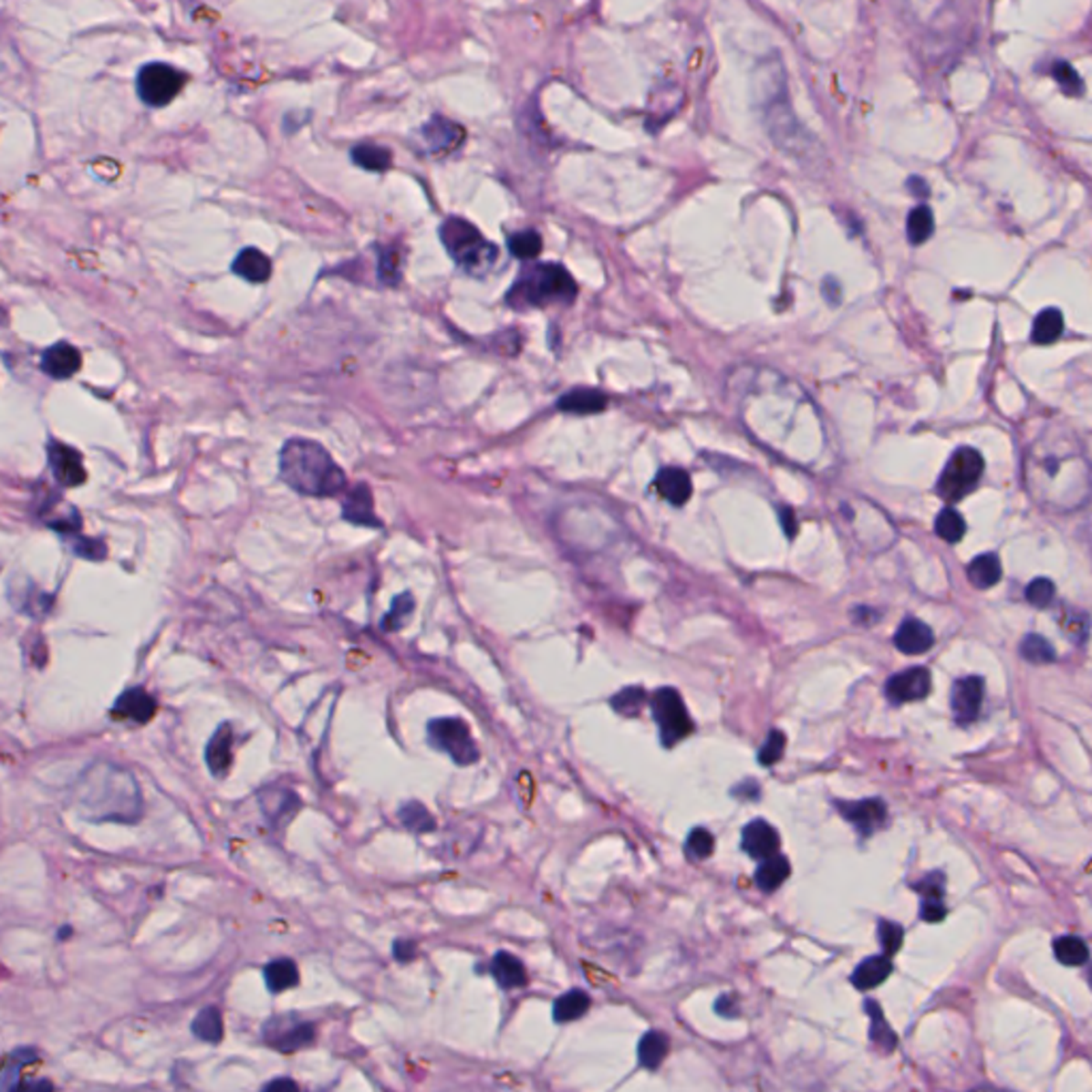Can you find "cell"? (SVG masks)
Here are the masks:
<instances>
[{"instance_id": "6da1fadb", "label": "cell", "mask_w": 1092, "mask_h": 1092, "mask_svg": "<svg viewBox=\"0 0 1092 1092\" xmlns=\"http://www.w3.org/2000/svg\"><path fill=\"white\" fill-rule=\"evenodd\" d=\"M1024 481L1039 506L1073 510L1084 506L1090 495L1088 461L1065 435L1044 438L1026 454Z\"/></svg>"}, {"instance_id": "7a4b0ae2", "label": "cell", "mask_w": 1092, "mask_h": 1092, "mask_svg": "<svg viewBox=\"0 0 1092 1092\" xmlns=\"http://www.w3.org/2000/svg\"><path fill=\"white\" fill-rule=\"evenodd\" d=\"M78 800L88 817L103 822H137L141 817V792L129 770L113 764H94L78 784Z\"/></svg>"}, {"instance_id": "3957f363", "label": "cell", "mask_w": 1092, "mask_h": 1092, "mask_svg": "<svg viewBox=\"0 0 1092 1092\" xmlns=\"http://www.w3.org/2000/svg\"><path fill=\"white\" fill-rule=\"evenodd\" d=\"M280 478L295 494L307 497H336L348 487L342 467L309 440H288L282 446Z\"/></svg>"}, {"instance_id": "277c9868", "label": "cell", "mask_w": 1092, "mask_h": 1092, "mask_svg": "<svg viewBox=\"0 0 1092 1092\" xmlns=\"http://www.w3.org/2000/svg\"><path fill=\"white\" fill-rule=\"evenodd\" d=\"M578 288L566 267L557 263L525 265L515 277L506 303L515 309L548 307L555 303H572Z\"/></svg>"}, {"instance_id": "5b68a950", "label": "cell", "mask_w": 1092, "mask_h": 1092, "mask_svg": "<svg viewBox=\"0 0 1092 1092\" xmlns=\"http://www.w3.org/2000/svg\"><path fill=\"white\" fill-rule=\"evenodd\" d=\"M755 90L757 100L764 107V118H766L770 137L779 145H784V148L803 145L798 137L803 130H800L796 118L792 113L790 100H787L785 75L779 62H775V65L766 62V65L757 67Z\"/></svg>"}, {"instance_id": "8992f818", "label": "cell", "mask_w": 1092, "mask_h": 1092, "mask_svg": "<svg viewBox=\"0 0 1092 1092\" xmlns=\"http://www.w3.org/2000/svg\"><path fill=\"white\" fill-rule=\"evenodd\" d=\"M440 239L452 261L474 277L489 276L500 258L497 245L487 242L481 231L463 218H448L440 226Z\"/></svg>"}, {"instance_id": "52a82bcc", "label": "cell", "mask_w": 1092, "mask_h": 1092, "mask_svg": "<svg viewBox=\"0 0 1092 1092\" xmlns=\"http://www.w3.org/2000/svg\"><path fill=\"white\" fill-rule=\"evenodd\" d=\"M983 474V459L975 448H958L952 454L941 478L937 483V494L948 504L961 502L967 497Z\"/></svg>"}, {"instance_id": "ba28073f", "label": "cell", "mask_w": 1092, "mask_h": 1092, "mask_svg": "<svg viewBox=\"0 0 1092 1092\" xmlns=\"http://www.w3.org/2000/svg\"><path fill=\"white\" fill-rule=\"evenodd\" d=\"M429 744L435 749L444 751L451 755V760L459 766H470L481 760V751H478L474 738L470 734V728L463 719L457 717H442L433 719L427 725Z\"/></svg>"}, {"instance_id": "9c48e42d", "label": "cell", "mask_w": 1092, "mask_h": 1092, "mask_svg": "<svg viewBox=\"0 0 1092 1092\" xmlns=\"http://www.w3.org/2000/svg\"><path fill=\"white\" fill-rule=\"evenodd\" d=\"M651 711L655 723L660 725L661 743H664L666 747H672V744H677L679 741H683V738L692 734L693 723L677 690L666 687V690L655 692L651 698Z\"/></svg>"}, {"instance_id": "30bf717a", "label": "cell", "mask_w": 1092, "mask_h": 1092, "mask_svg": "<svg viewBox=\"0 0 1092 1092\" xmlns=\"http://www.w3.org/2000/svg\"><path fill=\"white\" fill-rule=\"evenodd\" d=\"M186 75L165 62L145 65L137 75L139 99L150 107H165L178 97L184 88Z\"/></svg>"}, {"instance_id": "8fae6325", "label": "cell", "mask_w": 1092, "mask_h": 1092, "mask_svg": "<svg viewBox=\"0 0 1092 1092\" xmlns=\"http://www.w3.org/2000/svg\"><path fill=\"white\" fill-rule=\"evenodd\" d=\"M317 1031H314L312 1022H303L295 1015H280V1018H271L263 1026V1039L265 1044L274 1047L277 1052H296L303 1047L312 1045Z\"/></svg>"}, {"instance_id": "7c38bea8", "label": "cell", "mask_w": 1092, "mask_h": 1092, "mask_svg": "<svg viewBox=\"0 0 1092 1092\" xmlns=\"http://www.w3.org/2000/svg\"><path fill=\"white\" fill-rule=\"evenodd\" d=\"M835 806L841 811V816L848 819V822L854 826L858 832H860L862 837H870L875 830H879L881 826L886 824V817H888L886 805H883V800H879V798L858 800V803H843V800H835Z\"/></svg>"}, {"instance_id": "4fadbf2b", "label": "cell", "mask_w": 1092, "mask_h": 1092, "mask_svg": "<svg viewBox=\"0 0 1092 1092\" xmlns=\"http://www.w3.org/2000/svg\"><path fill=\"white\" fill-rule=\"evenodd\" d=\"M931 693V672L926 668H909L894 674L886 683V696L892 704L915 702Z\"/></svg>"}, {"instance_id": "5bb4252c", "label": "cell", "mask_w": 1092, "mask_h": 1092, "mask_svg": "<svg viewBox=\"0 0 1092 1092\" xmlns=\"http://www.w3.org/2000/svg\"><path fill=\"white\" fill-rule=\"evenodd\" d=\"M983 702V679L967 677L952 687V712L961 725L975 722Z\"/></svg>"}, {"instance_id": "9a60e30c", "label": "cell", "mask_w": 1092, "mask_h": 1092, "mask_svg": "<svg viewBox=\"0 0 1092 1092\" xmlns=\"http://www.w3.org/2000/svg\"><path fill=\"white\" fill-rule=\"evenodd\" d=\"M47 452L56 481L65 484V487H79V484H84V461H81L79 452L75 451V448L60 444V442H52V444L47 446Z\"/></svg>"}, {"instance_id": "2e32d148", "label": "cell", "mask_w": 1092, "mask_h": 1092, "mask_svg": "<svg viewBox=\"0 0 1092 1092\" xmlns=\"http://www.w3.org/2000/svg\"><path fill=\"white\" fill-rule=\"evenodd\" d=\"M154 712H156V700L151 698L148 692L135 687V690H126L122 696L116 700L111 715L116 719H122V722L148 723L150 719L154 717Z\"/></svg>"}, {"instance_id": "e0dca14e", "label": "cell", "mask_w": 1092, "mask_h": 1092, "mask_svg": "<svg viewBox=\"0 0 1092 1092\" xmlns=\"http://www.w3.org/2000/svg\"><path fill=\"white\" fill-rule=\"evenodd\" d=\"M79 368H81L79 350L67 342H58V344L49 346V348L43 352V357H41V369L46 371L47 376L56 378V380H67V378L78 374Z\"/></svg>"}, {"instance_id": "ac0fdd59", "label": "cell", "mask_w": 1092, "mask_h": 1092, "mask_svg": "<svg viewBox=\"0 0 1092 1092\" xmlns=\"http://www.w3.org/2000/svg\"><path fill=\"white\" fill-rule=\"evenodd\" d=\"M743 849L755 860H764V858L775 856L779 851V835L764 819H755V822L744 826Z\"/></svg>"}, {"instance_id": "d6986e66", "label": "cell", "mask_w": 1092, "mask_h": 1092, "mask_svg": "<svg viewBox=\"0 0 1092 1092\" xmlns=\"http://www.w3.org/2000/svg\"><path fill=\"white\" fill-rule=\"evenodd\" d=\"M342 515L348 523L361 527H380V521L374 513V497L368 484H357L355 489L348 491L346 500L342 504Z\"/></svg>"}, {"instance_id": "ffe728a7", "label": "cell", "mask_w": 1092, "mask_h": 1092, "mask_svg": "<svg viewBox=\"0 0 1092 1092\" xmlns=\"http://www.w3.org/2000/svg\"><path fill=\"white\" fill-rule=\"evenodd\" d=\"M653 487L658 494L672 504V506H683L692 497V478L681 467H664L660 474L655 476Z\"/></svg>"}, {"instance_id": "44dd1931", "label": "cell", "mask_w": 1092, "mask_h": 1092, "mask_svg": "<svg viewBox=\"0 0 1092 1092\" xmlns=\"http://www.w3.org/2000/svg\"><path fill=\"white\" fill-rule=\"evenodd\" d=\"M894 645L899 647V651L907 655H920L934 645V634L926 623L918 621V619H907L896 629Z\"/></svg>"}, {"instance_id": "7402d4cb", "label": "cell", "mask_w": 1092, "mask_h": 1092, "mask_svg": "<svg viewBox=\"0 0 1092 1092\" xmlns=\"http://www.w3.org/2000/svg\"><path fill=\"white\" fill-rule=\"evenodd\" d=\"M205 762L213 776H224L233 764V730L229 723H223L216 734L210 738L205 749Z\"/></svg>"}, {"instance_id": "603a6c76", "label": "cell", "mask_w": 1092, "mask_h": 1092, "mask_svg": "<svg viewBox=\"0 0 1092 1092\" xmlns=\"http://www.w3.org/2000/svg\"><path fill=\"white\" fill-rule=\"evenodd\" d=\"M422 135H425V141L429 143V150L435 151V154H442V151L457 148L461 139H463V130L457 124L446 122L444 118H432V122L422 129Z\"/></svg>"}, {"instance_id": "cb8c5ba5", "label": "cell", "mask_w": 1092, "mask_h": 1092, "mask_svg": "<svg viewBox=\"0 0 1092 1092\" xmlns=\"http://www.w3.org/2000/svg\"><path fill=\"white\" fill-rule=\"evenodd\" d=\"M491 973H494L495 982L506 990L523 988L527 983L525 964L519 958L508 954V952H497L494 962H491Z\"/></svg>"}, {"instance_id": "d4e9b609", "label": "cell", "mask_w": 1092, "mask_h": 1092, "mask_svg": "<svg viewBox=\"0 0 1092 1092\" xmlns=\"http://www.w3.org/2000/svg\"><path fill=\"white\" fill-rule=\"evenodd\" d=\"M233 271H235L239 277H244V280L261 284V282L269 280L271 261H269V256L263 255L261 250L245 248L237 255L235 263H233Z\"/></svg>"}, {"instance_id": "484cf974", "label": "cell", "mask_w": 1092, "mask_h": 1092, "mask_svg": "<svg viewBox=\"0 0 1092 1092\" xmlns=\"http://www.w3.org/2000/svg\"><path fill=\"white\" fill-rule=\"evenodd\" d=\"M557 406L561 412H570L578 416L598 414L606 408V395L599 393L598 389H574L561 397Z\"/></svg>"}, {"instance_id": "4316f807", "label": "cell", "mask_w": 1092, "mask_h": 1092, "mask_svg": "<svg viewBox=\"0 0 1092 1092\" xmlns=\"http://www.w3.org/2000/svg\"><path fill=\"white\" fill-rule=\"evenodd\" d=\"M889 973H892V961H889V956H873L858 964L854 975H851V983H854L858 990H870L879 986L881 982H886Z\"/></svg>"}, {"instance_id": "83f0119b", "label": "cell", "mask_w": 1092, "mask_h": 1092, "mask_svg": "<svg viewBox=\"0 0 1092 1092\" xmlns=\"http://www.w3.org/2000/svg\"><path fill=\"white\" fill-rule=\"evenodd\" d=\"M589 1007H591L589 994H585L583 990H570V993L561 994L559 999L555 1001L553 1020L557 1022V1024L574 1022V1020L583 1018V1015L589 1012Z\"/></svg>"}, {"instance_id": "f1b7e54d", "label": "cell", "mask_w": 1092, "mask_h": 1092, "mask_svg": "<svg viewBox=\"0 0 1092 1092\" xmlns=\"http://www.w3.org/2000/svg\"><path fill=\"white\" fill-rule=\"evenodd\" d=\"M263 973H265V983H267L271 994H280V993H284V990L295 988L296 983H299V971H296V964L293 961H288V958L269 962L267 967H265Z\"/></svg>"}, {"instance_id": "f546056e", "label": "cell", "mask_w": 1092, "mask_h": 1092, "mask_svg": "<svg viewBox=\"0 0 1092 1092\" xmlns=\"http://www.w3.org/2000/svg\"><path fill=\"white\" fill-rule=\"evenodd\" d=\"M790 877V862L784 856L764 858L762 867L755 873V883L762 892H775Z\"/></svg>"}, {"instance_id": "4dcf8cb0", "label": "cell", "mask_w": 1092, "mask_h": 1092, "mask_svg": "<svg viewBox=\"0 0 1092 1092\" xmlns=\"http://www.w3.org/2000/svg\"><path fill=\"white\" fill-rule=\"evenodd\" d=\"M1001 561L994 553H983L969 566V580L977 589H990L1001 580Z\"/></svg>"}, {"instance_id": "1f68e13d", "label": "cell", "mask_w": 1092, "mask_h": 1092, "mask_svg": "<svg viewBox=\"0 0 1092 1092\" xmlns=\"http://www.w3.org/2000/svg\"><path fill=\"white\" fill-rule=\"evenodd\" d=\"M192 1035L205 1044H220L224 1035L223 1014L218 1007H205L192 1020Z\"/></svg>"}, {"instance_id": "d6a6232c", "label": "cell", "mask_w": 1092, "mask_h": 1092, "mask_svg": "<svg viewBox=\"0 0 1092 1092\" xmlns=\"http://www.w3.org/2000/svg\"><path fill=\"white\" fill-rule=\"evenodd\" d=\"M1063 333V314L1056 307H1047L1037 314L1033 323V342L1035 344H1052L1056 342Z\"/></svg>"}, {"instance_id": "836d02e7", "label": "cell", "mask_w": 1092, "mask_h": 1092, "mask_svg": "<svg viewBox=\"0 0 1092 1092\" xmlns=\"http://www.w3.org/2000/svg\"><path fill=\"white\" fill-rule=\"evenodd\" d=\"M668 1037L660 1031L647 1033L639 1044V1060L645 1069H658L668 1054Z\"/></svg>"}, {"instance_id": "e575fe53", "label": "cell", "mask_w": 1092, "mask_h": 1092, "mask_svg": "<svg viewBox=\"0 0 1092 1092\" xmlns=\"http://www.w3.org/2000/svg\"><path fill=\"white\" fill-rule=\"evenodd\" d=\"M350 156H352V161H355V165H359L361 169H368V172H374V173L387 172V169L390 167V151L387 148H380V145H374V143L357 145V148L350 151Z\"/></svg>"}, {"instance_id": "d590c367", "label": "cell", "mask_w": 1092, "mask_h": 1092, "mask_svg": "<svg viewBox=\"0 0 1092 1092\" xmlns=\"http://www.w3.org/2000/svg\"><path fill=\"white\" fill-rule=\"evenodd\" d=\"M864 1007H867V1014L870 1015V1041H873V1045L879 1047L881 1052L889 1054L896 1047L894 1031L886 1024L881 1009L875 1001H867Z\"/></svg>"}, {"instance_id": "8d00e7d4", "label": "cell", "mask_w": 1092, "mask_h": 1092, "mask_svg": "<svg viewBox=\"0 0 1092 1092\" xmlns=\"http://www.w3.org/2000/svg\"><path fill=\"white\" fill-rule=\"evenodd\" d=\"M400 822L406 826L410 832H419V835H425V832L435 830L433 816L427 811L425 805L416 803V800H410V803L401 805Z\"/></svg>"}, {"instance_id": "74e56055", "label": "cell", "mask_w": 1092, "mask_h": 1092, "mask_svg": "<svg viewBox=\"0 0 1092 1092\" xmlns=\"http://www.w3.org/2000/svg\"><path fill=\"white\" fill-rule=\"evenodd\" d=\"M934 231V216L928 205H918L907 218V237L913 245L924 244Z\"/></svg>"}, {"instance_id": "f35d334b", "label": "cell", "mask_w": 1092, "mask_h": 1092, "mask_svg": "<svg viewBox=\"0 0 1092 1092\" xmlns=\"http://www.w3.org/2000/svg\"><path fill=\"white\" fill-rule=\"evenodd\" d=\"M1054 956L1066 967H1079V964L1088 961V948L1079 937L1066 934V937H1060L1054 941Z\"/></svg>"}, {"instance_id": "ab89813d", "label": "cell", "mask_w": 1092, "mask_h": 1092, "mask_svg": "<svg viewBox=\"0 0 1092 1092\" xmlns=\"http://www.w3.org/2000/svg\"><path fill=\"white\" fill-rule=\"evenodd\" d=\"M1020 653H1022V658H1024L1026 661H1031V664H1050V661L1056 660V651H1054V647L1044 639V636H1037V634H1028L1026 639L1022 640Z\"/></svg>"}, {"instance_id": "60d3db41", "label": "cell", "mask_w": 1092, "mask_h": 1092, "mask_svg": "<svg viewBox=\"0 0 1092 1092\" xmlns=\"http://www.w3.org/2000/svg\"><path fill=\"white\" fill-rule=\"evenodd\" d=\"M508 248L521 261H534L542 252V237L536 231H519L508 239Z\"/></svg>"}, {"instance_id": "b9f144b4", "label": "cell", "mask_w": 1092, "mask_h": 1092, "mask_svg": "<svg viewBox=\"0 0 1092 1092\" xmlns=\"http://www.w3.org/2000/svg\"><path fill=\"white\" fill-rule=\"evenodd\" d=\"M647 702H649V698L642 687H628V690L619 692L617 696H612L610 706L617 712H621V715L634 717V715H639V712L642 711V706H645Z\"/></svg>"}, {"instance_id": "7bdbcfd3", "label": "cell", "mask_w": 1092, "mask_h": 1092, "mask_svg": "<svg viewBox=\"0 0 1092 1092\" xmlns=\"http://www.w3.org/2000/svg\"><path fill=\"white\" fill-rule=\"evenodd\" d=\"M1050 75L1054 78V81L1060 86V90H1063L1065 94H1069V97H1079V94L1084 92V81L1077 75L1076 68L1069 65V62H1065V60L1054 62L1050 68Z\"/></svg>"}, {"instance_id": "ee69618b", "label": "cell", "mask_w": 1092, "mask_h": 1092, "mask_svg": "<svg viewBox=\"0 0 1092 1092\" xmlns=\"http://www.w3.org/2000/svg\"><path fill=\"white\" fill-rule=\"evenodd\" d=\"M934 529H937V534L941 536L945 542H961L964 532H967V525H964L962 516L958 515L954 508H945L939 513Z\"/></svg>"}, {"instance_id": "f6af8a7d", "label": "cell", "mask_w": 1092, "mask_h": 1092, "mask_svg": "<svg viewBox=\"0 0 1092 1092\" xmlns=\"http://www.w3.org/2000/svg\"><path fill=\"white\" fill-rule=\"evenodd\" d=\"M412 612H414V598L410 596V593H401V596H397L393 599V606H390L389 615L382 619V628L389 629V632L400 629L401 626H406V621Z\"/></svg>"}, {"instance_id": "bcb514c9", "label": "cell", "mask_w": 1092, "mask_h": 1092, "mask_svg": "<svg viewBox=\"0 0 1092 1092\" xmlns=\"http://www.w3.org/2000/svg\"><path fill=\"white\" fill-rule=\"evenodd\" d=\"M784 749H785V734L779 730H773L770 734L766 736V741L760 747V754H757V760L764 766H773L781 760V755H784Z\"/></svg>"}, {"instance_id": "7dc6e473", "label": "cell", "mask_w": 1092, "mask_h": 1092, "mask_svg": "<svg viewBox=\"0 0 1092 1092\" xmlns=\"http://www.w3.org/2000/svg\"><path fill=\"white\" fill-rule=\"evenodd\" d=\"M378 276L384 284L400 282L401 277V256L397 250H384L380 252V261H378Z\"/></svg>"}, {"instance_id": "c3c4849f", "label": "cell", "mask_w": 1092, "mask_h": 1092, "mask_svg": "<svg viewBox=\"0 0 1092 1092\" xmlns=\"http://www.w3.org/2000/svg\"><path fill=\"white\" fill-rule=\"evenodd\" d=\"M1054 583L1047 578H1035L1031 585L1026 587V599L1028 604L1037 606V608H1045V606H1050L1054 602Z\"/></svg>"}, {"instance_id": "681fc988", "label": "cell", "mask_w": 1092, "mask_h": 1092, "mask_svg": "<svg viewBox=\"0 0 1092 1092\" xmlns=\"http://www.w3.org/2000/svg\"><path fill=\"white\" fill-rule=\"evenodd\" d=\"M712 848H715V838L706 828H696L692 830L690 838H687V851H690V856L698 858V860H704V858H709L712 854Z\"/></svg>"}, {"instance_id": "f907efd6", "label": "cell", "mask_w": 1092, "mask_h": 1092, "mask_svg": "<svg viewBox=\"0 0 1092 1092\" xmlns=\"http://www.w3.org/2000/svg\"><path fill=\"white\" fill-rule=\"evenodd\" d=\"M879 941H881V948L886 952V956H892L899 952L900 943H902V928L899 924H894V921H888V920H881L879 924Z\"/></svg>"}, {"instance_id": "816d5d0a", "label": "cell", "mask_w": 1092, "mask_h": 1092, "mask_svg": "<svg viewBox=\"0 0 1092 1092\" xmlns=\"http://www.w3.org/2000/svg\"><path fill=\"white\" fill-rule=\"evenodd\" d=\"M943 886H945L943 873H932V875H928L926 879L915 883V889H918L924 899H943V894H945Z\"/></svg>"}, {"instance_id": "f5cc1de1", "label": "cell", "mask_w": 1092, "mask_h": 1092, "mask_svg": "<svg viewBox=\"0 0 1092 1092\" xmlns=\"http://www.w3.org/2000/svg\"><path fill=\"white\" fill-rule=\"evenodd\" d=\"M920 915L926 921H931V924H934V921H941L945 918L943 899H924V900H921Z\"/></svg>"}, {"instance_id": "db71d44e", "label": "cell", "mask_w": 1092, "mask_h": 1092, "mask_svg": "<svg viewBox=\"0 0 1092 1092\" xmlns=\"http://www.w3.org/2000/svg\"><path fill=\"white\" fill-rule=\"evenodd\" d=\"M75 553L88 559H103L105 557V545L92 538H81L79 545H75Z\"/></svg>"}, {"instance_id": "11a10c76", "label": "cell", "mask_w": 1092, "mask_h": 1092, "mask_svg": "<svg viewBox=\"0 0 1092 1092\" xmlns=\"http://www.w3.org/2000/svg\"><path fill=\"white\" fill-rule=\"evenodd\" d=\"M1066 632L1071 634V639L1084 642L1086 636H1088V619H1086V615H1071L1069 623H1066Z\"/></svg>"}, {"instance_id": "9f6ffc18", "label": "cell", "mask_w": 1092, "mask_h": 1092, "mask_svg": "<svg viewBox=\"0 0 1092 1092\" xmlns=\"http://www.w3.org/2000/svg\"><path fill=\"white\" fill-rule=\"evenodd\" d=\"M393 956L400 962H412L416 958V943L408 939H397L393 943Z\"/></svg>"}, {"instance_id": "6f0895ef", "label": "cell", "mask_w": 1092, "mask_h": 1092, "mask_svg": "<svg viewBox=\"0 0 1092 1092\" xmlns=\"http://www.w3.org/2000/svg\"><path fill=\"white\" fill-rule=\"evenodd\" d=\"M730 1007H736L734 1001H732L730 996H722V999H719L717 1005H715L717 1012L722 1014V1015H725V1018H734V1015H738V1009H730Z\"/></svg>"}, {"instance_id": "680465c9", "label": "cell", "mask_w": 1092, "mask_h": 1092, "mask_svg": "<svg viewBox=\"0 0 1092 1092\" xmlns=\"http://www.w3.org/2000/svg\"><path fill=\"white\" fill-rule=\"evenodd\" d=\"M779 516H781V525H784L787 536L796 534V523H794V513H792V510L790 508H784L779 513Z\"/></svg>"}, {"instance_id": "91938a15", "label": "cell", "mask_w": 1092, "mask_h": 1092, "mask_svg": "<svg viewBox=\"0 0 1092 1092\" xmlns=\"http://www.w3.org/2000/svg\"><path fill=\"white\" fill-rule=\"evenodd\" d=\"M851 617H854L858 623H864V626H868V623H873L875 619L879 617V615H877V612H873L870 608H856L854 612H851Z\"/></svg>"}, {"instance_id": "94428289", "label": "cell", "mask_w": 1092, "mask_h": 1092, "mask_svg": "<svg viewBox=\"0 0 1092 1092\" xmlns=\"http://www.w3.org/2000/svg\"><path fill=\"white\" fill-rule=\"evenodd\" d=\"M907 186H909V191L915 194V197H928V186L921 178H911L907 182Z\"/></svg>"}, {"instance_id": "6125c7cd", "label": "cell", "mask_w": 1092, "mask_h": 1092, "mask_svg": "<svg viewBox=\"0 0 1092 1092\" xmlns=\"http://www.w3.org/2000/svg\"><path fill=\"white\" fill-rule=\"evenodd\" d=\"M265 1088H267V1090H276V1088H280V1090H284V1088H288V1090H296V1088H299V1086H296V1084L293 1082V1079H286V1077H284V1079H274V1082H269L267 1086H265Z\"/></svg>"}]
</instances>
